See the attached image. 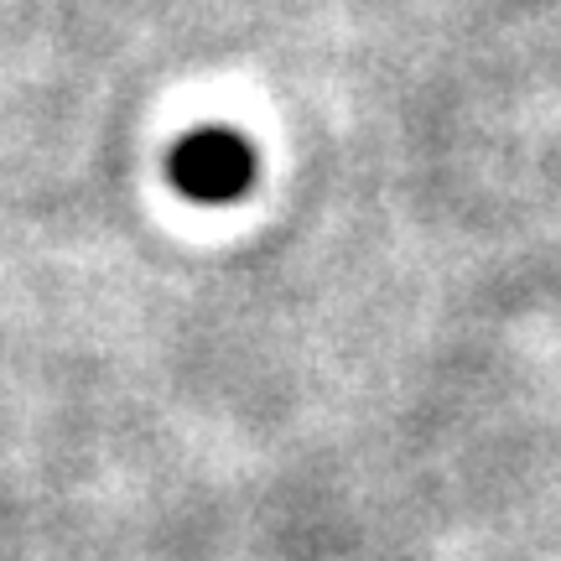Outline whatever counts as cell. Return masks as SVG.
Returning a JSON list of instances; mask_svg holds the SVG:
<instances>
[{"mask_svg":"<svg viewBox=\"0 0 561 561\" xmlns=\"http://www.w3.org/2000/svg\"><path fill=\"white\" fill-rule=\"evenodd\" d=\"M255 178H261V157L229 125H198L167 151V182L187 203H208V208L240 203L255 187Z\"/></svg>","mask_w":561,"mask_h":561,"instance_id":"obj_1","label":"cell"}]
</instances>
